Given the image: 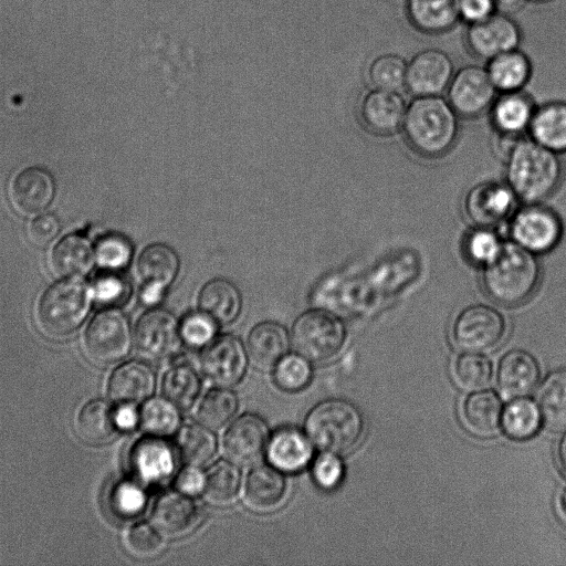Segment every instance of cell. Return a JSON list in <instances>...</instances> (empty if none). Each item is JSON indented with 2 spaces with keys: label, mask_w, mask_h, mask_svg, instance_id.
<instances>
[{
  "label": "cell",
  "mask_w": 566,
  "mask_h": 566,
  "mask_svg": "<svg viewBox=\"0 0 566 566\" xmlns=\"http://www.w3.org/2000/svg\"><path fill=\"white\" fill-rule=\"evenodd\" d=\"M459 118L446 96H413L401 126L409 147L426 158L448 154L459 136Z\"/></svg>",
  "instance_id": "cell-1"
},
{
  "label": "cell",
  "mask_w": 566,
  "mask_h": 566,
  "mask_svg": "<svg viewBox=\"0 0 566 566\" xmlns=\"http://www.w3.org/2000/svg\"><path fill=\"white\" fill-rule=\"evenodd\" d=\"M504 160L505 181L522 202H543L562 182L558 154L531 138L521 137Z\"/></svg>",
  "instance_id": "cell-2"
},
{
  "label": "cell",
  "mask_w": 566,
  "mask_h": 566,
  "mask_svg": "<svg viewBox=\"0 0 566 566\" xmlns=\"http://www.w3.org/2000/svg\"><path fill=\"white\" fill-rule=\"evenodd\" d=\"M542 280L537 255L505 241L494 261L482 269L481 285L494 303L514 307L530 301Z\"/></svg>",
  "instance_id": "cell-3"
},
{
  "label": "cell",
  "mask_w": 566,
  "mask_h": 566,
  "mask_svg": "<svg viewBox=\"0 0 566 566\" xmlns=\"http://www.w3.org/2000/svg\"><path fill=\"white\" fill-rule=\"evenodd\" d=\"M366 423L352 401L329 398L314 406L305 417L304 431L321 451L344 454L355 449L364 437Z\"/></svg>",
  "instance_id": "cell-4"
},
{
  "label": "cell",
  "mask_w": 566,
  "mask_h": 566,
  "mask_svg": "<svg viewBox=\"0 0 566 566\" xmlns=\"http://www.w3.org/2000/svg\"><path fill=\"white\" fill-rule=\"evenodd\" d=\"M90 301L88 287L76 277L54 283L38 300L35 325L49 338H64L83 323Z\"/></svg>",
  "instance_id": "cell-5"
},
{
  "label": "cell",
  "mask_w": 566,
  "mask_h": 566,
  "mask_svg": "<svg viewBox=\"0 0 566 566\" xmlns=\"http://www.w3.org/2000/svg\"><path fill=\"white\" fill-rule=\"evenodd\" d=\"M347 331L333 312L314 308L301 314L292 327L294 349L310 361H326L343 348Z\"/></svg>",
  "instance_id": "cell-6"
},
{
  "label": "cell",
  "mask_w": 566,
  "mask_h": 566,
  "mask_svg": "<svg viewBox=\"0 0 566 566\" xmlns=\"http://www.w3.org/2000/svg\"><path fill=\"white\" fill-rule=\"evenodd\" d=\"M510 241L541 255L554 250L563 237L559 216L543 202H524L507 221Z\"/></svg>",
  "instance_id": "cell-7"
},
{
  "label": "cell",
  "mask_w": 566,
  "mask_h": 566,
  "mask_svg": "<svg viewBox=\"0 0 566 566\" xmlns=\"http://www.w3.org/2000/svg\"><path fill=\"white\" fill-rule=\"evenodd\" d=\"M505 334L504 315L484 303L465 306L457 314L451 325L453 344L465 353H488L503 340Z\"/></svg>",
  "instance_id": "cell-8"
},
{
  "label": "cell",
  "mask_w": 566,
  "mask_h": 566,
  "mask_svg": "<svg viewBox=\"0 0 566 566\" xmlns=\"http://www.w3.org/2000/svg\"><path fill=\"white\" fill-rule=\"evenodd\" d=\"M133 339L127 316L116 308H108L92 318L84 334L83 346L93 361L112 364L128 354Z\"/></svg>",
  "instance_id": "cell-9"
},
{
  "label": "cell",
  "mask_w": 566,
  "mask_h": 566,
  "mask_svg": "<svg viewBox=\"0 0 566 566\" xmlns=\"http://www.w3.org/2000/svg\"><path fill=\"white\" fill-rule=\"evenodd\" d=\"M497 91L485 66L468 64L455 70L446 98L463 118H476L489 112Z\"/></svg>",
  "instance_id": "cell-10"
},
{
  "label": "cell",
  "mask_w": 566,
  "mask_h": 566,
  "mask_svg": "<svg viewBox=\"0 0 566 566\" xmlns=\"http://www.w3.org/2000/svg\"><path fill=\"white\" fill-rule=\"evenodd\" d=\"M517 196L506 181L486 180L476 184L463 199V212L473 226L496 227L512 217Z\"/></svg>",
  "instance_id": "cell-11"
},
{
  "label": "cell",
  "mask_w": 566,
  "mask_h": 566,
  "mask_svg": "<svg viewBox=\"0 0 566 566\" xmlns=\"http://www.w3.org/2000/svg\"><path fill=\"white\" fill-rule=\"evenodd\" d=\"M248 359V352L240 338L226 334L216 337L205 347L200 367L210 382L230 388L244 377Z\"/></svg>",
  "instance_id": "cell-12"
},
{
  "label": "cell",
  "mask_w": 566,
  "mask_h": 566,
  "mask_svg": "<svg viewBox=\"0 0 566 566\" xmlns=\"http://www.w3.org/2000/svg\"><path fill=\"white\" fill-rule=\"evenodd\" d=\"M522 39V29L514 18L497 11L481 22L467 25L464 34L469 52L484 61L520 48Z\"/></svg>",
  "instance_id": "cell-13"
},
{
  "label": "cell",
  "mask_w": 566,
  "mask_h": 566,
  "mask_svg": "<svg viewBox=\"0 0 566 566\" xmlns=\"http://www.w3.org/2000/svg\"><path fill=\"white\" fill-rule=\"evenodd\" d=\"M127 465L133 478L145 486L161 485L175 472L174 447L163 437H143L133 443Z\"/></svg>",
  "instance_id": "cell-14"
},
{
  "label": "cell",
  "mask_w": 566,
  "mask_h": 566,
  "mask_svg": "<svg viewBox=\"0 0 566 566\" xmlns=\"http://www.w3.org/2000/svg\"><path fill=\"white\" fill-rule=\"evenodd\" d=\"M134 342L137 350L148 359L168 358L177 353L182 342L179 323L169 311L151 308L137 321Z\"/></svg>",
  "instance_id": "cell-15"
},
{
  "label": "cell",
  "mask_w": 566,
  "mask_h": 566,
  "mask_svg": "<svg viewBox=\"0 0 566 566\" xmlns=\"http://www.w3.org/2000/svg\"><path fill=\"white\" fill-rule=\"evenodd\" d=\"M454 72L453 61L446 51L423 49L408 61L405 88L412 96L443 95Z\"/></svg>",
  "instance_id": "cell-16"
},
{
  "label": "cell",
  "mask_w": 566,
  "mask_h": 566,
  "mask_svg": "<svg viewBox=\"0 0 566 566\" xmlns=\"http://www.w3.org/2000/svg\"><path fill=\"white\" fill-rule=\"evenodd\" d=\"M270 437L269 426L263 418L244 413L226 430L223 452L238 467L255 465L266 452Z\"/></svg>",
  "instance_id": "cell-17"
},
{
  "label": "cell",
  "mask_w": 566,
  "mask_h": 566,
  "mask_svg": "<svg viewBox=\"0 0 566 566\" xmlns=\"http://www.w3.org/2000/svg\"><path fill=\"white\" fill-rule=\"evenodd\" d=\"M201 518L200 507L192 496L177 490L161 493L151 512V524L167 539L191 534L201 523Z\"/></svg>",
  "instance_id": "cell-18"
},
{
  "label": "cell",
  "mask_w": 566,
  "mask_h": 566,
  "mask_svg": "<svg viewBox=\"0 0 566 566\" xmlns=\"http://www.w3.org/2000/svg\"><path fill=\"white\" fill-rule=\"evenodd\" d=\"M407 103L399 91L371 87L360 98L358 117L377 136H390L401 129Z\"/></svg>",
  "instance_id": "cell-19"
},
{
  "label": "cell",
  "mask_w": 566,
  "mask_h": 566,
  "mask_svg": "<svg viewBox=\"0 0 566 566\" xmlns=\"http://www.w3.org/2000/svg\"><path fill=\"white\" fill-rule=\"evenodd\" d=\"M179 268V256L171 247L160 242L147 245L137 260L138 273L145 282L142 301L148 305L157 303L176 279Z\"/></svg>",
  "instance_id": "cell-20"
},
{
  "label": "cell",
  "mask_w": 566,
  "mask_h": 566,
  "mask_svg": "<svg viewBox=\"0 0 566 566\" xmlns=\"http://www.w3.org/2000/svg\"><path fill=\"white\" fill-rule=\"evenodd\" d=\"M496 380L503 398L512 400L526 397L541 380V366L530 352L514 348L500 359Z\"/></svg>",
  "instance_id": "cell-21"
},
{
  "label": "cell",
  "mask_w": 566,
  "mask_h": 566,
  "mask_svg": "<svg viewBox=\"0 0 566 566\" xmlns=\"http://www.w3.org/2000/svg\"><path fill=\"white\" fill-rule=\"evenodd\" d=\"M287 481L282 471L273 465H256L248 474L243 502L245 506L260 514L279 510L287 497Z\"/></svg>",
  "instance_id": "cell-22"
},
{
  "label": "cell",
  "mask_w": 566,
  "mask_h": 566,
  "mask_svg": "<svg viewBox=\"0 0 566 566\" xmlns=\"http://www.w3.org/2000/svg\"><path fill=\"white\" fill-rule=\"evenodd\" d=\"M51 175L40 167H28L19 171L9 186V198L13 208L25 216L45 210L54 196Z\"/></svg>",
  "instance_id": "cell-23"
},
{
  "label": "cell",
  "mask_w": 566,
  "mask_h": 566,
  "mask_svg": "<svg viewBox=\"0 0 566 566\" xmlns=\"http://www.w3.org/2000/svg\"><path fill=\"white\" fill-rule=\"evenodd\" d=\"M156 387L153 368L140 360H129L119 365L111 375L107 394L119 405H138L147 400Z\"/></svg>",
  "instance_id": "cell-24"
},
{
  "label": "cell",
  "mask_w": 566,
  "mask_h": 566,
  "mask_svg": "<svg viewBox=\"0 0 566 566\" xmlns=\"http://www.w3.org/2000/svg\"><path fill=\"white\" fill-rule=\"evenodd\" d=\"M536 104L524 90L497 93L489 113L496 134L524 136L528 132Z\"/></svg>",
  "instance_id": "cell-25"
},
{
  "label": "cell",
  "mask_w": 566,
  "mask_h": 566,
  "mask_svg": "<svg viewBox=\"0 0 566 566\" xmlns=\"http://www.w3.org/2000/svg\"><path fill=\"white\" fill-rule=\"evenodd\" d=\"M266 455L271 465L283 473H294L312 461L313 443L305 431L284 427L270 437Z\"/></svg>",
  "instance_id": "cell-26"
},
{
  "label": "cell",
  "mask_w": 566,
  "mask_h": 566,
  "mask_svg": "<svg viewBox=\"0 0 566 566\" xmlns=\"http://www.w3.org/2000/svg\"><path fill=\"white\" fill-rule=\"evenodd\" d=\"M406 15L423 34H443L460 22L459 0H406Z\"/></svg>",
  "instance_id": "cell-27"
},
{
  "label": "cell",
  "mask_w": 566,
  "mask_h": 566,
  "mask_svg": "<svg viewBox=\"0 0 566 566\" xmlns=\"http://www.w3.org/2000/svg\"><path fill=\"white\" fill-rule=\"evenodd\" d=\"M460 412L465 429L476 437L490 438L501 429L503 406L493 390L483 389L469 395Z\"/></svg>",
  "instance_id": "cell-28"
},
{
  "label": "cell",
  "mask_w": 566,
  "mask_h": 566,
  "mask_svg": "<svg viewBox=\"0 0 566 566\" xmlns=\"http://www.w3.org/2000/svg\"><path fill=\"white\" fill-rule=\"evenodd\" d=\"M289 347L287 331L276 322H261L250 331L248 336L249 358L260 369L273 368L286 355Z\"/></svg>",
  "instance_id": "cell-29"
},
{
  "label": "cell",
  "mask_w": 566,
  "mask_h": 566,
  "mask_svg": "<svg viewBox=\"0 0 566 566\" xmlns=\"http://www.w3.org/2000/svg\"><path fill=\"white\" fill-rule=\"evenodd\" d=\"M530 138L554 153L566 151V101L537 105L528 128Z\"/></svg>",
  "instance_id": "cell-30"
},
{
  "label": "cell",
  "mask_w": 566,
  "mask_h": 566,
  "mask_svg": "<svg viewBox=\"0 0 566 566\" xmlns=\"http://www.w3.org/2000/svg\"><path fill=\"white\" fill-rule=\"evenodd\" d=\"M74 429L84 442L92 446L105 444L115 438L119 429L116 410L104 400H91L77 411Z\"/></svg>",
  "instance_id": "cell-31"
},
{
  "label": "cell",
  "mask_w": 566,
  "mask_h": 566,
  "mask_svg": "<svg viewBox=\"0 0 566 566\" xmlns=\"http://www.w3.org/2000/svg\"><path fill=\"white\" fill-rule=\"evenodd\" d=\"M198 305L199 311L209 315L217 323L230 324L241 312L242 296L233 282L216 277L201 287Z\"/></svg>",
  "instance_id": "cell-32"
},
{
  "label": "cell",
  "mask_w": 566,
  "mask_h": 566,
  "mask_svg": "<svg viewBox=\"0 0 566 566\" xmlns=\"http://www.w3.org/2000/svg\"><path fill=\"white\" fill-rule=\"evenodd\" d=\"M51 271L57 277H78L93 265V249L90 241L80 233L61 239L49 256Z\"/></svg>",
  "instance_id": "cell-33"
},
{
  "label": "cell",
  "mask_w": 566,
  "mask_h": 566,
  "mask_svg": "<svg viewBox=\"0 0 566 566\" xmlns=\"http://www.w3.org/2000/svg\"><path fill=\"white\" fill-rule=\"evenodd\" d=\"M485 69L499 93L524 90L533 73L530 56L520 48L490 59Z\"/></svg>",
  "instance_id": "cell-34"
},
{
  "label": "cell",
  "mask_w": 566,
  "mask_h": 566,
  "mask_svg": "<svg viewBox=\"0 0 566 566\" xmlns=\"http://www.w3.org/2000/svg\"><path fill=\"white\" fill-rule=\"evenodd\" d=\"M543 421L553 430L566 429V367L549 371L536 395Z\"/></svg>",
  "instance_id": "cell-35"
},
{
  "label": "cell",
  "mask_w": 566,
  "mask_h": 566,
  "mask_svg": "<svg viewBox=\"0 0 566 566\" xmlns=\"http://www.w3.org/2000/svg\"><path fill=\"white\" fill-rule=\"evenodd\" d=\"M543 417L536 401L526 398L512 399L503 408L501 429L512 440L524 441L536 436Z\"/></svg>",
  "instance_id": "cell-36"
},
{
  "label": "cell",
  "mask_w": 566,
  "mask_h": 566,
  "mask_svg": "<svg viewBox=\"0 0 566 566\" xmlns=\"http://www.w3.org/2000/svg\"><path fill=\"white\" fill-rule=\"evenodd\" d=\"M239 467L230 461H218L206 472L205 500L214 506L233 503L241 488Z\"/></svg>",
  "instance_id": "cell-37"
},
{
  "label": "cell",
  "mask_w": 566,
  "mask_h": 566,
  "mask_svg": "<svg viewBox=\"0 0 566 566\" xmlns=\"http://www.w3.org/2000/svg\"><path fill=\"white\" fill-rule=\"evenodd\" d=\"M176 447L187 464L203 465L216 454L218 443L212 429L199 423H188L179 428Z\"/></svg>",
  "instance_id": "cell-38"
},
{
  "label": "cell",
  "mask_w": 566,
  "mask_h": 566,
  "mask_svg": "<svg viewBox=\"0 0 566 566\" xmlns=\"http://www.w3.org/2000/svg\"><path fill=\"white\" fill-rule=\"evenodd\" d=\"M147 502L145 485L134 478L118 480L108 490L107 507L118 520L137 518L145 511Z\"/></svg>",
  "instance_id": "cell-39"
},
{
  "label": "cell",
  "mask_w": 566,
  "mask_h": 566,
  "mask_svg": "<svg viewBox=\"0 0 566 566\" xmlns=\"http://www.w3.org/2000/svg\"><path fill=\"white\" fill-rule=\"evenodd\" d=\"M179 409L166 397H149L139 410V424L147 434L167 438L180 428Z\"/></svg>",
  "instance_id": "cell-40"
},
{
  "label": "cell",
  "mask_w": 566,
  "mask_h": 566,
  "mask_svg": "<svg viewBox=\"0 0 566 566\" xmlns=\"http://www.w3.org/2000/svg\"><path fill=\"white\" fill-rule=\"evenodd\" d=\"M504 242L494 227L473 226L462 239V254L467 262L482 270L496 259Z\"/></svg>",
  "instance_id": "cell-41"
},
{
  "label": "cell",
  "mask_w": 566,
  "mask_h": 566,
  "mask_svg": "<svg viewBox=\"0 0 566 566\" xmlns=\"http://www.w3.org/2000/svg\"><path fill=\"white\" fill-rule=\"evenodd\" d=\"M200 389L199 375L191 366L186 364L172 366L163 379L165 397L180 409L190 408L198 398Z\"/></svg>",
  "instance_id": "cell-42"
},
{
  "label": "cell",
  "mask_w": 566,
  "mask_h": 566,
  "mask_svg": "<svg viewBox=\"0 0 566 566\" xmlns=\"http://www.w3.org/2000/svg\"><path fill=\"white\" fill-rule=\"evenodd\" d=\"M239 407L237 395L226 387L208 391L197 409L199 422L212 430L226 426L235 415Z\"/></svg>",
  "instance_id": "cell-43"
},
{
  "label": "cell",
  "mask_w": 566,
  "mask_h": 566,
  "mask_svg": "<svg viewBox=\"0 0 566 566\" xmlns=\"http://www.w3.org/2000/svg\"><path fill=\"white\" fill-rule=\"evenodd\" d=\"M453 378L457 385L465 391L485 389L493 376L491 360L479 353L459 355L453 363Z\"/></svg>",
  "instance_id": "cell-44"
},
{
  "label": "cell",
  "mask_w": 566,
  "mask_h": 566,
  "mask_svg": "<svg viewBox=\"0 0 566 566\" xmlns=\"http://www.w3.org/2000/svg\"><path fill=\"white\" fill-rule=\"evenodd\" d=\"M407 64L408 61L398 53H381L368 64V82L371 87L400 91L406 85Z\"/></svg>",
  "instance_id": "cell-45"
},
{
  "label": "cell",
  "mask_w": 566,
  "mask_h": 566,
  "mask_svg": "<svg viewBox=\"0 0 566 566\" xmlns=\"http://www.w3.org/2000/svg\"><path fill=\"white\" fill-rule=\"evenodd\" d=\"M313 377L311 361L298 353L284 355L274 366L273 379L283 391L297 392L308 386Z\"/></svg>",
  "instance_id": "cell-46"
},
{
  "label": "cell",
  "mask_w": 566,
  "mask_h": 566,
  "mask_svg": "<svg viewBox=\"0 0 566 566\" xmlns=\"http://www.w3.org/2000/svg\"><path fill=\"white\" fill-rule=\"evenodd\" d=\"M164 539L153 524L143 522L128 530L124 544L133 556L149 559L161 553L165 545Z\"/></svg>",
  "instance_id": "cell-47"
},
{
  "label": "cell",
  "mask_w": 566,
  "mask_h": 566,
  "mask_svg": "<svg viewBox=\"0 0 566 566\" xmlns=\"http://www.w3.org/2000/svg\"><path fill=\"white\" fill-rule=\"evenodd\" d=\"M181 340L190 347L207 346L216 338L217 322L203 312H193L179 323Z\"/></svg>",
  "instance_id": "cell-48"
},
{
  "label": "cell",
  "mask_w": 566,
  "mask_h": 566,
  "mask_svg": "<svg viewBox=\"0 0 566 566\" xmlns=\"http://www.w3.org/2000/svg\"><path fill=\"white\" fill-rule=\"evenodd\" d=\"M132 258V245L128 240L118 234H107L101 238L95 248L97 263L107 270H119L127 265Z\"/></svg>",
  "instance_id": "cell-49"
},
{
  "label": "cell",
  "mask_w": 566,
  "mask_h": 566,
  "mask_svg": "<svg viewBox=\"0 0 566 566\" xmlns=\"http://www.w3.org/2000/svg\"><path fill=\"white\" fill-rule=\"evenodd\" d=\"M345 475V465L339 454L322 451L313 461L312 476L322 490L338 488Z\"/></svg>",
  "instance_id": "cell-50"
},
{
  "label": "cell",
  "mask_w": 566,
  "mask_h": 566,
  "mask_svg": "<svg viewBox=\"0 0 566 566\" xmlns=\"http://www.w3.org/2000/svg\"><path fill=\"white\" fill-rule=\"evenodd\" d=\"M130 293L128 282L117 274H104L95 279L92 295L102 306L113 307L124 303Z\"/></svg>",
  "instance_id": "cell-51"
},
{
  "label": "cell",
  "mask_w": 566,
  "mask_h": 566,
  "mask_svg": "<svg viewBox=\"0 0 566 566\" xmlns=\"http://www.w3.org/2000/svg\"><path fill=\"white\" fill-rule=\"evenodd\" d=\"M206 485V472L200 465L187 464L175 479V489L186 495L202 494Z\"/></svg>",
  "instance_id": "cell-52"
},
{
  "label": "cell",
  "mask_w": 566,
  "mask_h": 566,
  "mask_svg": "<svg viewBox=\"0 0 566 566\" xmlns=\"http://www.w3.org/2000/svg\"><path fill=\"white\" fill-rule=\"evenodd\" d=\"M59 230L60 223L55 216L41 214L30 222L28 237L32 243L45 245L56 237Z\"/></svg>",
  "instance_id": "cell-53"
},
{
  "label": "cell",
  "mask_w": 566,
  "mask_h": 566,
  "mask_svg": "<svg viewBox=\"0 0 566 566\" xmlns=\"http://www.w3.org/2000/svg\"><path fill=\"white\" fill-rule=\"evenodd\" d=\"M495 12L494 0H459L460 21L467 25L481 22Z\"/></svg>",
  "instance_id": "cell-54"
},
{
  "label": "cell",
  "mask_w": 566,
  "mask_h": 566,
  "mask_svg": "<svg viewBox=\"0 0 566 566\" xmlns=\"http://www.w3.org/2000/svg\"><path fill=\"white\" fill-rule=\"evenodd\" d=\"M116 421L119 429H132L139 423V411L134 405H119L116 409Z\"/></svg>",
  "instance_id": "cell-55"
},
{
  "label": "cell",
  "mask_w": 566,
  "mask_h": 566,
  "mask_svg": "<svg viewBox=\"0 0 566 566\" xmlns=\"http://www.w3.org/2000/svg\"><path fill=\"white\" fill-rule=\"evenodd\" d=\"M527 2V0H494L496 11L509 15L522 10Z\"/></svg>",
  "instance_id": "cell-56"
},
{
  "label": "cell",
  "mask_w": 566,
  "mask_h": 566,
  "mask_svg": "<svg viewBox=\"0 0 566 566\" xmlns=\"http://www.w3.org/2000/svg\"><path fill=\"white\" fill-rule=\"evenodd\" d=\"M556 510L562 523L566 526V485L558 493Z\"/></svg>",
  "instance_id": "cell-57"
},
{
  "label": "cell",
  "mask_w": 566,
  "mask_h": 566,
  "mask_svg": "<svg viewBox=\"0 0 566 566\" xmlns=\"http://www.w3.org/2000/svg\"><path fill=\"white\" fill-rule=\"evenodd\" d=\"M557 458L560 470L566 475V432L562 436L557 446Z\"/></svg>",
  "instance_id": "cell-58"
},
{
  "label": "cell",
  "mask_w": 566,
  "mask_h": 566,
  "mask_svg": "<svg viewBox=\"0 0 566 566\" xmlns=\"http://www.w3.org/2000/svg\"><path fill=\"white\" fill-rule=\"evenodd\" d=\"M528 2H534V3H546V2H549L552 0H527Z\"/></svg>",
  "instance_id": "cell-59"
}]
</instances>
